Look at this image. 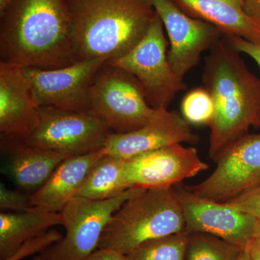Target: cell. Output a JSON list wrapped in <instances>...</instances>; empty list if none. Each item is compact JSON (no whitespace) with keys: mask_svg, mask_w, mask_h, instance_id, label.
I'll use <instances>...</instances> for the list:
<instances>
[{"mask_svg":"<svg viewBox=\"0 0 260 260\" xmlns=\"http://www.w3.org/2000/svg\"><path fill=\"white\" fill-rule=\"evenodd\" d=\"M226 38L233 47L237 49L240 53H244L250 56L253 60L255 61L260 68V44L248 42L242 38L231 37Z\"/></svg>","mask_w":260,"mask_h":260,"instance_id":"4316f807","label":"cell"},{"mask_svg":"<svg viewBox=\"0 0 260 260\" xmlns=\"http://www.w3.org/2000/svg\"><path fill=\"white\" fill-rule=\"evenodd\" d=\"M39 111L23 68L0 64V134L23 140L37 127Z\"/></svg>","mask_w":260,"mask_h":260,"instance_id":"9a60e30c","label":"cell"},{"mask_svg":"<svg viewBox=\"0 0 260 260\" xmlns=\"http://www.w3.org/2000/svg\"><path fill=\"white\" fill-rule=\"evenodd\" d=\"M164 28L156 13L143 39L125 55L107 62L133 75L144 90L149 105L155 109H168L176 95L186 88L169 63Z\"/></svg>","mask_w":260,"mask_h":260,"instance_id":"8992f818","label":"cell"},{"mask_svg":"<svg viewBox=\"0 0 260 260\" xmlns=\"http://www.w3.org/2000/svg\"><path fill=\"white\" fill-rule=\"evenodd\" d=\"M254 237L260 239V220H257V221H256Z\"/></svg>","mask_w":260,"mask_h":260,"instance_id":"1f68e13d","label":"cell"},{"mask_svg":"<svg viewBox=\"0 0 260 260\" xmlns=\"http://www.w3.org/2000/svg\"><path fill=\"white\" fill-rule=\"evenodd\" d=\"M76 61L68 0H10L0 11V64L50 70Z\"/></svg>","mask_w":260,"mask_h":260,"instance_id":"6da1fadb","label":"cell"},{"mask_svg":"<svg viewBox=\"0 0 260 260\" xmlns=\"http://www.w3.org/2000/svg\"><path fill=\"white\" fill-rule=\"evenodd\" d=\"M183 117L189 124L209 126L214 115L211 95L205 88H195L186 94L181 105Z\"/></svg>","mask_w":260,"mask_h":260,"instance_id":"603a6c76","label":"cell"},{"mask_svg":"<svg viewBox=\"0 0 260 260\" xmlns=\"http://www.w3.org/2000/svg\"><path fill=\"white\" fill-rule=\"evenodd\" d=\"M199 140L190 124L179 113L157 109L144 126L126 134L112 133L104 150L107 155L129 159L140 153L175 143H194Z\"/></svg>","mask_w":260,"mask_h":260,"instance_id":"5bb4252c","label":"cell"},{"mask_svg":"<svg viewBox=\"0 0 260 260\" xmlns=\"http://www.w3.org/2000/svg\"><path fill=\"white\" fill-rule=\"evenodd\" d=\"M105 155L103 148L65 159L47 182L30 194L32 206L60 213L77 196L94 166Z\"/></svg>","mask_w":260,"mask_h":260,"instance_id":"e0dca14e","label":"cell"},{"mask_svg":"<svg viewBox=\"0 0 260 260\" xmlns=\"http://www.w3.org/2000/svg\"><path fill=\"white\" fill-rule=\"evenodd\" d=\"M184 231V213L175 188L145 189L114 213L99 248L126 255L143 243Z\"/></svg>","mask_w":260,"mask_h":260,"instance_id":"277c9868","label":"cell"},{"mask_svg":"<svg viewBox=\"0 0 260 260\" xmlns=\"http://www.w3.org/2000/svg\"><path fill=\"white\" fill-rule=\"evenodd\" d=\"M85 260H129L125 254L114 249L99 248Z\"/></svg>","mask_w":260,"mask_h":260,"instance_id":"83f0119b","label":"cell"},{"mask_svg":"<svg viewBox=\"0 0 260 260\" xmlns=\"http://www.w3.org/2000/svg\"><path fill=\"white\" fill-rule=\"evenodd\" d=\"M247 14L260 24V0H245Z\"/></svg>","mask_w":260,"mask_h":260,"instance_id":"f1b7e54d","label":"cell"},{"mask_svg":"<svg viewBox=\"0 0 260 260\" xmlns=\"http://www.w3.org/2000/svg\"><path fill=\"white\" fill-rule=\"evenodd\" d=\"M203 82L214 104L208 126L209 156L215 161L249 128L260 127V79L223 36L205 58Z\"/></svg>","mask_w":260,"mask_h":260,"instance_id":"7a4b0ae2","label":"cell"},{"mask_svg":"<svg viewBox=\"0 0 260 260\" xmlns=\"http://www.w3.org/2000/svg\"><path fill=\"white\" fill-rule=\"evenodd\" d=\"M62 237L63 236L58 231L54 229H49L24 242L13 255L3 260H23L39 253L42 254L51 246L59 242Z\"/></svg>","mask_w":260,"mask_h":260,"instance_id":"cb8c5ba5","label":"cell"},{"mask_svg":"<svg viewBox=\"0 0 260 260\" xmlns=\"http://www.w3.org/2000/svg\"><path fill=\"white\" fill-rule=\"evenodd\" d=\"M251 260H260V239L253 237L246 247Z\"/></svg>","mask_w":260,"mask_h":260,"instance_id":"f546056e","label":"cell"},{"mask_svg":"<svg viewBox=\"0 0 260 260\" xmlns=\"http://www.w3.org/2000/svg\"><path fill=\"white\" fill-rule=\"evenodd\" d=\"M112 133L90 109L41 107L39 124L23 140L35 148L73 156L104 148Z\"/></svg>","mask_w":260,"mask_h":260,"instance_id":"52a82bcc","label":"cell"},{"mask_svg":"<svg viewBox=\"0 0 260 260\" xmlns=\"http://www.w3.org/2000/svg\"><path fill=\"white\" fill-rule=\"evenodd\" d=\"M204 181L186 189L202 198L226 202L260 184V133L243 135L215 159Z\"/></svg>","mask_w":260,"mask_h":260,"instance_id":"9c48e42d","label":"cell"},{"mask_svg":"<svg viewBox=\"0 0 260 260\" xmlns=\"http://www.w3.org/2000/svg\"><path fill=\"white\" fill-rule=\"evenodd\" d=\"M191 18L217 27L224 37L260 44V24L247 14L245 0H172Z\"/></svg>","mask_w":260,"mask_h":260,"instance_id":"ac0fdd59","label":"cell"},{"mask_svg":"<svg viewBox=\"0 0 260 260\" xmlns=\"http://www.w3.org/2000/svg\"><path fill=\"white\" fill-rule=\"evenodd\" d=\"M1 151L5 157L2 172L19 187L32 193L42 187L70 157L30 146L21 139L2 136Z\"/></svg>","mask_w":260,"mask_h":260,"instance_id":"2e32d148","label":"cell"},{"mask_svg":"<svg viewBox=\"0 0 260 260\" xmlns=\"http://www.w3.org/2000/svg\"><path fill=\"white\" fill-rule=\"evenodd\" d=\"M10 0H0V11H2L6 5L10 3Z\"/></svg>","mask_w":260,"mask_h":260,"instance_id":"836d02e7","label":"cell"},{"mask_svg":"<svg viewBox=\"0 0 260 260\" xmlns=\"http://www.w3.org/2000/svg\"><path fill=\"white\" fill-rule=\"evenodd\" d=\"M32 260H50L49 259V258L47 257V256L45 255V254H39V255H36L34 256V258H32Z\"/></svg>","mask_w":260,"mask_h":260,"instance_id":"d6a6232c","label":"cell"},{"mask_svg":"<svg viewBox=\"0 0 260 260\" xmlns=\"http://www.w3.org/2000/svg\"><path fill=\"white\" fill-rule=\"evenodd\" d=\"M129 188L125 159L105 155L94 166L76 197L105 200L115 198Z\"/></svg>","mask_w":260,"mask_h":260,"instance_id":"ffe728a7","label":"cell"},{"mask_svg":"<svg viewBox=\"0 0 260 260\" xmlns=\"http://www.w3.org/2000/svg\"><path fill=\"white\" fill-rule=\"evenodd\" d=\"M30 194L13 190L2 183L0 185V208L4 212L25 211L32 208Z\"/></svg>","mask_w":260,"mask_h":260,"instance_id":"d4e9b609","label":"cell"},{"mask_svg":"<svg viewBox=\"0 0 260 260\" xmlns=\"http://www.w3.org/2000/svg\"><path fill=\"white\" fill-rule=\"evenodd\" d=\"M59 225H62L60 213L39 207L21 212H1L0 260L13 255L28 239Z\"/></svg>","mask_w":260,"mask_h":260,"instance_id":"d6986e66","label":"cell"},{"mask_svg":"<svg viewBox=\"0 0 260 260\" xmlns=\"http://www.w3.org/2000/svg\"><path fill=\"white\" fill-rule=\"evenodd\" d=\"M145 189L129 188L105 200L76 197L60 212L64 237L43 254L50 260H85L99 248L103 233L116 210Z\"/></svg>","mask_w":260,"mask_h":260,"instance_id":"ba28073f","label":"cell"},{"mask_svg":"<svg viewBox=\"0 0 260 260\" xmlns=\"http://www.w3.org/2000/svg\"><path fill=\"white\" fill-rule=\"evenodd\" d=\"M167 30L170 49L168 59L174 72L184 80L199 64L202 54L223 37L215 25L191 18L172 0H149Z\"/></svg>","mask_w":260,"mask_h":260,"instance_id":"30bf717a","label":"cell"},{"mask_svg":"<svg viewBox=\"0 0 260 260\" xmlns=\"http://www.w3.org/2000/svg\"><path fill=\"white\" fill-rule=\"evenodd\" d=\"M185 232L204 233L246 249L254 237L257 219L226 203L198 196L186 188H178Z\"/></svg>","mask_w":260,"mask_h":260,"instance_id":"4fadbf2b","label":"cell"},{"mask_svg":"<svg viewBox=\"0 0 260 260\" xmlns=\"http://www.w3.org/2000/svg\"><path fill=\"white\" fill-rule=\"evenodd\" d=\"M189 234L184 231L140 244L126 254L129 260H186Z\"/></svg>","mask_w":260,"mask_h":260,"instance_id":"44dd1931","label":"cell"},{"mask_svg":"<svg viewBox=\"0 0 260 260\" xmlns=\"http://www.w3.org/2000/svg\"><path fill=\"white\" fill-rule=\"evenodd\" d=\"M237 260H251L250 257H249V253H248L246 249H242Z\"/></svg>","mask_w":260,"mask_h":260,"instance_id":"4dcf8cb0","label":"cell"},{"mask_svg":"<svg viewBox=\"0 0 260 260\" xmlns=\"http://www.w3.org/2000/svg\"><path fill=\"white\" fill-rule=\"evenodd\" d=\"M224 203L260 220V184Z\"/></svg>","mask_w":260,"mask_h":260,"instance_id":"484cf974","label":"cell"},{"mask_svg":"<svg viewBox=\"0 0 260 260\" xmlns=\"http://www.w3.org/2000/svg\"><path fill=\"white\" fill-rule=\"evenodd\" d=\"M105 63L103 59H88L56 69L23 70L39 107L87 110L90 109L89 90L92 80Z\"/></svg>","mask_w":260,"mask_h":260,"instance_id":"8fae6325","label":"cell"},{"mask_svg":"<svg viewBox=\"0 0 260 260\" xmlns=\"http://www.w3.org/2000/svg\"><path fill=\"white\" fill-rule=\"evenodd\" d=\"M76 61L116 60L143 39L156 12L149 0H68Z\"/></svg>","mask_w":260,"mask_h":260,"instance_id":"3957f363","label":"cell"},{"mask_svg":"<svg viewBox=\"0 0 260 260\" xmlns=\"http://www.w3.org/2000/svg\"><path fill=\"white\" fill-rule=\"evenodd\" d=\"M242 249L220 239L204 234H189L186 260H237Z\"/></svg>","mask_w":260,"mask_h":260,"instance_id":"7402d4cb","label":"cell"},{"mask_svg":"<svg viewBox=\"0 0 260 260\" xmlns=\"http://www.w3.org/2000/svg\"><path fill=\"white\" fill-rule=\"evenodd\" d=\"M89 109L117 134L139 129L157 111L149 105L144 90L133 75L107 62L92 80Z\"/></svg>","mask_w":260,"mask_h":260,"instance_id":"5b68a950","label":"cell"},{"mask_svg":"<svg viewBox=\"0 0 260 260\" xmlns=\"http://www.w3.org/2000/svg\"><path fill=\"white\" fill-rule=\"evenodd\" d=\"M208 169L194 147L175 143L126 159V177L130 187L172 188Z\"/></svg>","mask_w":260,"mask_h":260,"instance_id":"7c38bea8","label":"cell"}]
</instances>
